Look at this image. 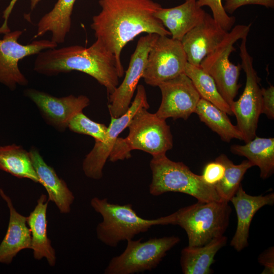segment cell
I'll use <instances>...</instances> for the list:
<instances>
[{
    "label": "cell",
    "mask_w": 274,
    "mask_h": 274,
    "mask_svg": "<svg viewBox=\"0 0 274 274\" xmlns=\"http://www.w3.org/2000/svg\"><path fill=\"white\" fill-rule=\"evenodd\" d=\"M68 127L74 132L90 135L95 141L99 142L105 140L108 130V127L105 124L93 121L82 112L72 119Z\"/></svg>",
    "instance_id": "cell-29"
},
{
    "label": "cell",
    "mask_w": 274,
    "mask_h": 274,
    "mask_svg": "<svg viewBox=\"0 0 274 274\" xmlns=\"http://www.w3.org/2000/svg\"><path fill=\"white\" fill-rule=\"evenodd\" d=\"M18 0H11L9 4L3 12V18L4 19V22L0 27V33L5 34L9 31L10 29L8 26V20L10 14ZM41 0H30L31 10H33Z\"/></svg>",
    "instance_id": "cell-35"
},
{
    "label": "cell",
    "mask_w": 274,
    "mask_h": 274,
    "mask_svg": "<svg viewBox=\"0 0 274 274\" xmlns=\"http://www.w3.org/2000/svg\"><path fill=\"white\" fill-rule=\"evenodd\" d=\"M259 263L264 267L262 274H273L274 273V248L270 247L259 256Z\"/></svg>",
    "instance_id": "cell-34"
},
{
    "label": "cell",
    "mask_w": 274,
    "mask_h": 274,
    "mask_svg": "<svg viewBox=\"0 0 274 274\" xmlns=\"http://www.w3.org/2000/svg\"><path fill=\"white\" fill-rule=\"evenodd\" d=\"M0 195L7 202L10 211L7 231L0 244V263L10 264L20 251L31 249V236L26 224L27 217L16 211L11 198L1 188Z\"/></svg>",
    "instance_id": "cell-18"
},
{
    "label": "cell",
    "mask_w": 274,
    "mask_h": 274,
    "mask_svg": "<svg viewBox=\"0 0 274 274\" xmlns=\"http://www.w3.org/2000/svg\"><path fill=\"white\" fill-rule=\"evenodd\" d=\"M224 172L223 164L215 159L206 165L201 176L206 183L214 186L221 180Z\"/></svg>",
    "instance_id": "cell-31"
},
{
    "label": "cell",
    "mask_w": 274,
    "mask_h": 274,
    "mask_svg": "<svg viewBox=\"0 0 274 274\" xmlns=\"http://www.w3.org/2000/svg\"><path fill=\"white\" fill-rule=\"evenodd\" d=\"M25 95L38 107L47 123L60 131L68 127L72 119L90 104L84 95L57 97L35 89L24 91Z\"/></svg>",
    "instance_id": "cell-15"
},
{
    "label": "cell",
    "mask_w": 274,
    "mask_h": 274,
    "mask_svg": "<svg viewBox=\"0 0 274 274\" xmlns=\"http://www.w3.org/2000/svg\"><path fill=\"white\" fill-rule=\"evenodd\" d=\"M33 70L47 76L73 71L85 73L105 86L108 95L119 85V71L114 55L99 41L89 47L80 45L45 49L37 54Z\"/></svg>",
    "instance_id": "cell-2"
},
{
    "label": "cell",
    "mask_w": 274,
    "mask_h": 274,
    "mask_svg": "<svg viewBox=\"0 0 274 274\" xmlns=\"http://www.w3.org/2000/svg\"><path fill=\"white\" fill-rule=\"evenodd\" d=\"M184 73L190 78L201 98L227 114L232 115L230 106L220 94L212 77L200 66L187 63Z\"/></svg>",
    "instance_id": "cell-27"
},
{
    "label": "cell",
    "mask_w": 274,
    "mask_h": 274,
    "mask_svg": "<svg viewBox=\"0 0 274 274\" xmlns=\"http://www.w3.org/2000/svg\"><path fill=\"white\" fill-rule=\"evenodd\" d=\"M165 120L145 108H140L128 124V136L118 138L109 156L110 161L128 159L133 150L143 151L152 156L166 154L173 148V139Z\"/></svg>",
    "instance_id": "cell-3"
},
{
    "label": "cell",
    "mask_w": 274,
    "mask_h": 274,
    "mask_svg": "<svg viewBox=\"0 0 274 274\" xmlns=\"http://www.w3.org/2000/svg\"><path fill=\"white\" fill-rule=\"evenodd\" d=\"M101 11L90 25L96 40L115 56L119 77L124 71L121 60L123 48L143 33L170 36L155 16L161 6L152 0H99Z\"/></svg>",
    "instance_id": "cell-1"
},
{
    "label": "cell",
    "mask_w": 274,
    "mask_h": 274,
    "mask_svg": "<svg viewBox=\"0 0 274 274\" xmlns=\"http://www.w3.org/2000/svg\"><path fill=\"white\" fill-rule=\"evenodd\" d=\"M160 105L155 113L160 118L187 120L201 98L190 78L183 73L160 83Z\"/></svg>",
    "instance_id": "cell-14"
},
{
    "label": "cell",
    "mask_w": 274,
    "mask_h": 274,
    "mask_svg": "<svg viewBox=\"0 0 274 274\" xmlns=\"http://www.w3.org/2000/svg\"><path fill=\"white\" fill-rule=\"evenodd\" d=\"M181 41L166 36H158L148 53L142 76L152 86L184 73L187 63Z\"/></svg>",
    "instance_id": "cell-10"
},
{
    "label": "cell",
    "mask_w": 274,
    "mask_h": 274,
    "mask_svg": "<svg viewBox=\"0 0 274 274\" xmlns=\"http://www.w3.org/2000/svg\"><path fill=\"white\" fill-rule=\"evenodd\" d=\"M262 94L261 114H264L271 120L274 118V87L261 88Z\"/></svg>",
    "instance_id": "cell-33"
},
{
    "label": "cell",
    "mask_w": 274,
    "mask_h": 274,
    "mask_svg": "<svg viewBox=\"0 0 274 274\" xmlns=\"http://www.w3.org/2000/svg\"><path fill=\"white\" fill-rule=\"evenodd\" d=\"M76 0H57L53 8L45 14L37 24L35 39L51 33V40L58 44L64 43L72 26V15Z\"/></svg>",
    "instance_id": "cell-22"
},
{
    "label": "cell",
    "mask_w": 274,
    "mask_h": 274,
    "mask_svg": "<svg viewBox=\"0 0 274 274\" xmlns=\"http://www.w3.org/2000/svg\"><path fill=\"white\" fill-rule=\"evenodd\" d=\"M180 241V238L176 236L152 238L144 242L142 238L128 240L125 250L111 259L104 273L134 274L151 270Z\"/></svg>",
    "instance_id": "cell-8"
},
{
    "label": "cell",
    "mask_w": 274,
    "mask_h": 274,
    "mask_svg": "<svg viewBox=\"0 0 274 274\" xmlns=\"http://www.w3.org/2000/svg\"><path fill=\"white\" fill-rule=\"evenodd\" d=\"M224 9L227 13L232 14L238 8L247 5H258L266 8L274 7V0H225Z\"/></svg>",
    "instance_id": "cell-32"
},
{
    "label": "cell",
    "mask_w": 274,
    "mask_h": 274,
    "mask_svg": "<svg viewBox=\"0 0 274 274\" xmlns=\"http://www.w3.org/2000/svg\"><path fill=\"white\" fill-rule=\"evenodd\" d=\"M206 13L197 5L196 0H186L183 4L175 7H161L155 16L169 32L172 38L181 41L203 19Z\"/></svg>",
    "instance_id": "cell-19"
},
{
    "label": "cell",
    "mask_w": 274,
    "mask_h": 274,
    "mask_svg": "<svg viewBox=\"0 0 274 274\" xmlns=\"http://www.w3.org/2000/svg\"><path fill=\"white\" fill-rule=\"evenodd\" d=\"M152 181L149 193L159 196L168 192H180L198 201H222L214 186L206 183L201 175L193 173L182 162H176L166 154L153 156L150 162Z\"/></svg>",
    "instance_id": "cell-5"
},
{
    "label": "cell",
    "mask_w": 274,
    "mask_h": 274,
    "mask_svg": "<svg viewBox=\"0 0 274 274\" xmlns=\"http://www.w3.org/2000/svg\"><path fill=\"white\" fill-rule=\"evenodd\" d=\"M194 113L223 141L229 143L232 139L243 140L241 132L236 125L231 123L227 114L210 102L200 98Z\"/></svg>",
    "instance_id": "cell-25"
},
{
    "label": "cell",
    "mask_w": 274,
    "mask_h": 274,
    "mask_svg": "<svg viewBox=\"0 0 274 274\" xmlns=\"http://www.w3.org/2000/svg\"><path fill=\"white\" fill-rule=\"evenodd\" d=\"M228 202L198 201L175 212L174 225L185 230L189 246H203L223 235L228 226L231 213Z\"/></svg>",
    "instance_id": "cell-6"
},
{
    "label": "cell",
    "mask_w": 274,
    "mask_h": 274,
    "mask_svg": "<svg viewBox=\"0 0 274 274\" xmlns=\"http://www.w3.org/2000/svg\"><path fill=\"white\" fill-rule=\"evenodd\" d=\"M49 200L42 194L37 201V204L27 217V224L31 232V249L36 260L45 258L50 266H54L56 255L51 242L47 236V209Z\"/></svg>",
    "instance_id": "cell-21"
},
{
    "label": "cell",
    "mask_w": 274,
    "mask_h": 274,
    "mask_svg": "<svg viewBox=\"0 0 274 274\" xmlns=\"http://www.w3.org/2000/svg\"><path fill=\"white\" fill-rule=\"evenodd\" d=\"M197 5L202 7H209L214 19L226 31H230L235 23V18L230 16L225 11L222 0H196Z\"/></svg>",
    "instance_id": "cell-30"
},
{
    "label": "cell",
    "mask_w": 274,
    "mask_h": 274,
    "mask_svg": "<svg viewBox=\"0 0 274 274\" xmlns=\"http://www.w3.org/2000/svg\"><path fill=\"white\" fill-rule=\"evenodd\" d=\"M224 235L216 238L201 246H187L181 251V266L184 274H211L214 257L227 243Z\"/></svg>",
    "instance_id": "cell-23"
},
{
    "label": "cell",
    "mask_w": 274,
    "mask_h": 274,
    "mask_svg": "<svg viewBox=\"0 0 274 274\" xmlns=\"http://www.w3.org/2000/svg\"><path fill=\"white\" fill-rule=\"evenodd\" d=\"M23 32L22 30L10 31L0 39V83L11 90H14L17 85L25 86L28 84L27 79L19 69L20 60L58 45L51 40L46 39L22 45L18 40Z\"/></svg>",
    "instance_id": "cell-11"
},
{
    "label": "cell",
    "mask_w": 274,
    "mask_h": 274,
    "mask_svg": "<svg viewBox=\"0 0 274 274\" xmlns=\"http://www.w3.org/2000/svg\"><path fill=\"white\" fill-rule=\"evenodd\" d=\"M29 152L40 183L47 190L48 200L55 203L61 213H69L75 199L72 192L54 169L45 162L37 149L33 147Z\"/></svg>",
    "instance_id": "cell-20"
},
{
    "label": "cell",
    "mask_w": 274,
    "mask_h": 274,
    "mask_svg": "<svg viewBox=\"0 0 274 274\" xmlns=\"http://www.w3.org/2000/svg\"><path fill=\"white\" fill-rule=\"evenodd\" d=\"M90 204L103 219L96 227L98 239L113 248L120 242L133 239L136 235L147 232L153 226L174 225L175 221V213L155 219H144L136 214L131 204H114L107 198L95 197Z\"/></svg>",
    "instance_id": "cell-4"
},
{
    "label": "cell",
    "mask_w": 274,
    "mask_h": 274,
    "mask_svg": "<svg viewBox=\"0 0 274 274\" xmlns=\"http://www.w3.org/2000/svg\"><path fill=\"white\" fill-rule=\"evenodd\" d=\"M251 26L250 23L232 27L218 47L200 64L212 77L220 94L230 107L241 87L238 81L242 68L241 64L232 63L229 56L235 50L234 44L238 40L247 37Z\"/></svg>",
    "instance_id": "cell-7"
},
{
    "label": "cell",
    "mask_w": 274,
    "mask_h": 274,
    "mask_svg": "<svg viewBox=\"0 0 274 274\" xmlns=\"http://www.w3.org/2000/svg\"><path fill=\"white\" fill-rule=\"evenodd\" d=\"M216 160L223 164L225 172L221 180L214 187L223 199L229 201L238 189L246 172L254 165L248 160H243L239 164H234L224 154H221Z\"/></svg>",
    "instance_id": "cell-28"
},
{
    "label": "cell",
    "mask_w": 274,
    "mask_h": 274,
    "mask_svg": "<svg viewBox=\"0 0 274 274\" xmlns=\"http://www.w3.org/2000/svg\"><path fill=\"white\" fill-rule=\"evenodd\" d=\"M0 169L18 178H27L40 183L29 152L21 146H0Z\"/></svg>",
    "instance_id": "cell-26"
},
{
    "label": "cell",
    "mask_w": 274,
    "mask_h": 274,
    "mask_svg": "<svg viewBox=\"0 0 274 274\" xmlns=\"http://www.w3.org/2000/svg\"><path fill=\"white\" fill-rule=\"evenodd\" d=\"M228 32L206 13L203 19L181 41L187 62L200 66L202 60L218 47Z\"/></svg>",
    "instance_id": "cell-16"
},
{
    "label": "cell",
    "mask_w": 274,
    "mask_h": 274,
    "mask_svg": "<svg viewBox=\"0 0 274 274\" xmlns=\"http://www.w3.org/2000/svg\"><path fill=\"white\" fill-rule=\"evenodd\" d=\"M229 201L235 208L237 219L236 229L230 245L239 252L248 246L249 229L254 216L264 206L273 204L274 194L252 196L246 193L241 184Z\"/></svg>",
    "instance_id": "cell-17"
},
{
    "label": "cell",
    "mask_w": 274,
    "mask_h": 274,
    "mask_svg": "<svg viewBox=\"0 0 274 274\" xmlns=\"http://www.w3.org/2000/svg\"><path fill=\"white\" fill-rule=\"evenodd\" d=\"M230 151L234 154L244 156L254 166L260 169L262 179L271 176L274 172V138L256 136L244 145H233Z\"/></svg>",
    "instance_id": "cell-24"
},
{
    "label": "cell",
    "mask_w": 274,
    "mask_h": 274,
    "mask_svg": "<svg viewBox=\"0 0 274 274\" xmlns=\"http://www.w3.org/2000/svg\"><path fill=\"white\" fill-rule=\"evenodd\" d=\"M158 36L147 33L139 40L123 81L108 95V108L111 117H119L128 109L139 81L142 78L149 51Z\"/></svg>",
    "instance_id": "cell-13"
},
{
    "label": "cell",
    "mask_w": 274,
    "mask_h": 274,
    "mask_svg": "<svg viewBox=\"0 0 274 274\" xmlns=\"http://www.w3.org/2000/svg\"><path fill=\"white\" fill-rule=\"evenodd\" d=\"M136 89L135 96L127 111L119 117H111L105 140L103 142L95 141L93 149L83 160L82 168L87 177L95 180L102 178L104 167L119 135L127 127L140 108H149L144 86L138 85Z\"/></svg>",
    "instance_id": "cell-12"
},
{
    "label": "cell",
    "mask_w": 274,
    "mask_h": 274,
    "mask_svg": "<svg viewBox=\"0 0 274 274\" xmlns=\"http://www.w3.org/2000/svg\"><path fill=\"white\" fill-rule=\"evenodd\" d=\"M239 56L242 68L246 74V81L244 91L239 99L230 106L237 120V127L247 143L256 136L259 116L261 114L262 94L260 78L253 66V59L247 47V37L241 40Z\"/></svg>",
    "instance_id": "cell-9"
}]
</instances>
